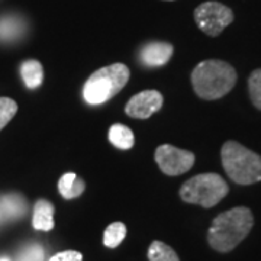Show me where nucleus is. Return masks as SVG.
Here are the masks:
<instances>
[{
    "label": "nucleus",
    "instance_id": "6e6552de",
    "mask_svg": "<svg viewBox=\"0 0 261 261\" xmlns=\"http://www.w3.org/2000/svg\"><path fill=\"white\" fill-rule=\"evenodd\" d=\"M163 103L164 97L159 90H142L128 100L125 106V113L134 119H148L149 116H152L163 108Z\"/></svg>",
    "mask_w": 261,
    "mask_h": 261
},
{
    "label": "nucleus",
    "instance_id": "f3484780",
    "mask_svg": "<svg viewBox=\"0 0 261 261\" xmlns=\"http://www.w3.org/2000/svg\"><path fill=\"white\" fill-rule=\"evenodd\" d=\"M248 93L252 105L261 111V68H257L248 77Z\"/></svg>",
    "mask_w": 261,
    "mask_h": 261
},
{
    "label": "nucleus",
    "instance_id": "4468645a",
    "mask_svg": "<svg viewBox=\"0 0 261 261\" xmlns=\"http://www.w3.org/2000/svg\"><path fill=\"white\" fill-rule=\"evenodd\" d=\"M25 31L23 20L18 16L0 18V41H13Z\"/></svg>",
    "mask_w": 261,
    "mask_h": 261
},
{
    "label": "nucleus",
    "instance_id": "412c9836",
    "mask_svg": "<svg viewBox=\"0 0 261 261\" xmlns=\"http://www.w3.org/2000/svg\"><path fill=\"white\" fill-rule=\"evenodd\" d=\"M49 261H83L82 252L75 251V250H67V251L57 252L56 255L51 257Z\"/></svg>",
    "mask_w": 261,
    "mask_h": 261
},
{
    "label": "nucleus",
    "instance_id": "9d476101",
    "mask_svg": "<svg viewBox=\"0 0 261 261\" xmlns=\"http://www.w3.org/2000/svg\"><path fill=\"white\" fill-rule=\"evenodd\" d=\"M54 212L56 207L47 199H39L34 206L32 226L37 231H51L54 228Z\"/></svg>",
    "mask_w": 261,
    "mask_h": 261
},
{
    "label": "nucleus",
    "instance_id": "423d86ee",
    "mask_svg": "<svg viewBox=\"0 0 261 261\" xmlns=\"http://www.w3.org/2000/svg\"><path fill=\"white\" fill-rule=\"evenodd\" d=\"M193 18L203 34L209 37H218L226 27L232 23L233 12L219 2H205L196 8Z\"/></svg>",
    "mask_w": 261,
    "mask_h": 261
},
{
    "label": "nucleus",
    "instance_id": "f8f14e48",
    "mask_svg": "<svg viewBox=\"0 0 261 261\" xmlns=\"http://www.w3.org/2000/svg\"><path fill=\"white\" fill-rule=\"evenodd\" d=\"M108 138L113 147L119 149H130L135 144V135L132 129L122 123H113L109 128Z\"/></svg>",
    "mask_w": 261,
    "mask_h": 261
},
{
    "label": "nucleus",
    "instance_id": "f03ea898",
    "mask_svg": "<svg viewBox=\"0 0 261 261\" xmlns=\"http://www.w3.org/2000/svg\"><path fill=\"white\" fill-rule=\"evenodd\" d=\"M237 71L222 60H206L196 65L190 75L195 93L203 100H218L229 93L237 84Z\"/></svg>",
    "mask_w": 261,
    "mask_h": 261
},
{
    "label": "nucleus",
    "instance_id": "9b49d317",
    "mask_svg": "<svg viewBox=\"0 0 261 261\" xmlns=\"http://www.w3.org/2000/svg\"><path fill=\"white\" fill-rule=\"evenodd\" d=\"M86 183L75 173H65L58 180V192L67 200L83 195Z\"/></svg>",
    "mask_w": 261,
    "mask_h": 261
},
{
    "label": "nucleus",
    "instance_id": "1a4fd4ad",
    "mask_svg": "<svg viewBox=\"0 0 261 261\" xmlns=\"http://www.w3.org/2000/svg\"><path fill=\"white\" fill-rule=\"evenodd\" d=\"M174 48L168 42H149L141 49L140 57L141 61L145 65L149 67H161L166 65L170 61V58L173 57Z\"/></svg>",
    "mask_w": 261,
    "mask_h": 261
},
{
    "label": "nucleus",
    "instance_id": "7ed1b4c3",
    "mask_svg": "<svg viewBox=\"0 0 261 261\" xmlns=\"http://www.w3.org/2000/svg\"><path fill=\"white\" fill-rule=\"evenodd\" d=\"M221 160L226 176L233 183L250 186L261 181V155L237 141H226L221 149Z\"/></svg>",
    "mask_w": 261,
    "mask_h": 261
},
{
    "label": "nucleus",
    "instance_id": "2eb2a0df",
    "mask_svg": "<svg viewBox=\"0 0 261 261\" xmlns=\"http://www.w3.org/2000/svg\"><path fill=\"white\" fill-rule=\"evenodd\" d=\"M149 261H180L177 252L163 241H152L148 248Z\"/></svg>",
    "mask_w": 261,
    "mask_h": 261
},
{
    "label": "nucleus",
    "instance_id": "ddd939ff",
    "mask_svg": "<svg viewBox=\"0 0 261 261\" xmlns=\"http://www.w3.org/2000/svg\"><path fill=\"white\" fill-rule=\"evenodd\" d=\"M20 75L28 89H37L44 82V67L37 60L23 61L20 65Z\"/></svg>",
    "mask_w": 261,
    "mask_h": 261
},
{
    "label": "nucleus",
    "instance_id": "39448f33",
    "mask_svg": "<svg viewBox=\"0 0 261 261\" xmlns=\"http://www.w3.org/2000/svg\"><path fill=\"white\" fill-rule=\"evenodd\" d=\"M178 193L183 202L209 209L229 193V186L226 180L216 173H202L186 180Z\"/></svg>",
    "mask_w": 261,
    "mask_h": 261
},
{
    "label": "nucleus",
    "instance_id": "0eeeda50",
    "mask_svg": "<svg viewBox=\"0 0 261 261\" xmlns=\"http://www.w3.org/2000/svg\"><path fill=\"white\" fill-rule=\"evenodd\" d=\"M155 163L167 176H180L187 173L195 164V154L186 149L177 148L170 144H163L155 149Z\"/></svg>",
    "mask_w": 261,
    "mask_h": 261
},
{
    "label": "nucleus",
    "instance_id": "aec40b11",
    "mask_svg": "<svg viewBox=\"0 0 261 261\" xmlns=\"http://www.w3.org/2000/svg\"><path fill=\"white\" fill-rule=\"evenodd\" d=\"M18 200V196H10V197H6V199H5V207H8V212H9L10 215H13V216L22 214L23 209H25L23 202L19 203Z\"/></svg>",
    "mask_w": 261,
    "mask_h": 261
},
{
    "label": "nucleus",
    "instance_id": "6ab92c4d",
    "mask_svg": "<svg viewBox=\"0 0 261 261\" xmlns=\"http://www.w3.org/2000/svg\"><path fill=\"white\" fill-rule=\"evenodd\" d=\"M18 261H44V250L39 245H32L19 255Z\"/></svg>",
    "mask_w": 261,
    "mask_h": 261
},
{
    "label": "nucleus",
    "instance_id": "dca6fc26",
    "mask_svg": "<svg viewBox=\"0 0 261 261\" xmlns=\"http://www.w3.org/2000/svg\"><path fill=\"white\" fill-rule=\"evenodd\" d=\"M125 237H126V225L123 222H113L105 229L103 244L108 248H116L121 245Z\"/></svg>",
    "mask_w": 261,
    "mask_h": 261
},
{
    "label": "nucleus",
    "instance_id": "20e7f679",
    "mask_svg": "<svg viewBox=\"0 0 261 261\" xmlns=\"http://www.w3.org/2000/svg\"><path fill=\"white\" fill-rule=\"evenodd\" d=\"M130 70L126 64L113 63L96 70L83 87V97L89 105H102L115 97L128 84Z\"/></svg>",
    "mask_w": 261,
    "mask_h": 261
},
{
    "label": "nucleus",
    "instance_id": "f257e3e1",
    "mask_svg": "<svg viewBox=\"0 0 261 261\" xmlns=\"http://www.w3.org/2000/svg\"><path fill=\"white\" fill-rule=\"evenodd\" d=\"M254 226V215L245 206L219 214L207 231V243L218 252H229L247 238Z\"/></svg>",
    "mask_w": 261,
    "mask_h": 261
},
{
    "label": "nucleus",
    "instance_id": "4be33fe9",
    "mask_svg": "<svg viewBox=\"0 0 261 261\" xmlns=\"http://www.w3.org/2000/svg\"><path fill=\"white\" fill-rule=\"evenodd\" d=\"M0 261H9V260H6V258H3V260H0Z\"/></svg>",
    "mask_w": 261,
    "mask_h": 261
},
{
    "label": "nucleus",
    "instance_id": "a211bd4d",
    "mask_svg": "<svg viewBox=\"0 0 261 261\" xmlns=\"http://www.w3.org/2000/svg\"><path fill=\"white\" fill-rule=\"evenodd\" d=\"M18 112V103L10 97H0V130L3 129Z\"/></svg>",
    "mask_w": 261,
    "mask_h": 261
}]
</instances>
